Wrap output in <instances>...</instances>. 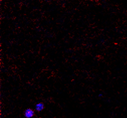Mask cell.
Here are the masks:
<instances>
[{"mask_svg":"<svg viewBox=\"0 0 127 118\" xmlns=\"http://www.w3.org/2000/svg\"><path fill=\"white\" fill-rule=\"evenodd\" d=\"M102 96V94H99L98 96Z\"/></svg>","mask_w":127,"mask_h":118,"instance_id":"3957f363","label":"cell"},{"mask_svg":"<svg viewBox=\"0 0 127 118\" xmlns=\"http://www.w3.org/2000/svg\"><path fill=\"white\" fill-rule=\"evenodd\" d=\"M44 109V104L42 102L37 103L35 106V110L38 112H40Z\"/></svg>","mask_w":127,"mask_h":118,"instance_id":"7a4b0ae2","label":"cell"},{"mask_svg":"<svg viewBox=\"0 0 127 118\" xmlns=\"http://www.w3.org/2000/svg\"><path fill=\"white\" fill-rule=\"evenodd\" d=\"M34 115H35L34 111L30 108L26 109L24 112V116L26 118H32L34 117Z\"/></svg>","mask_w":127,"mask_h":118,"instance_id":"6da1fadb","label":"cell"}]
</instances>
